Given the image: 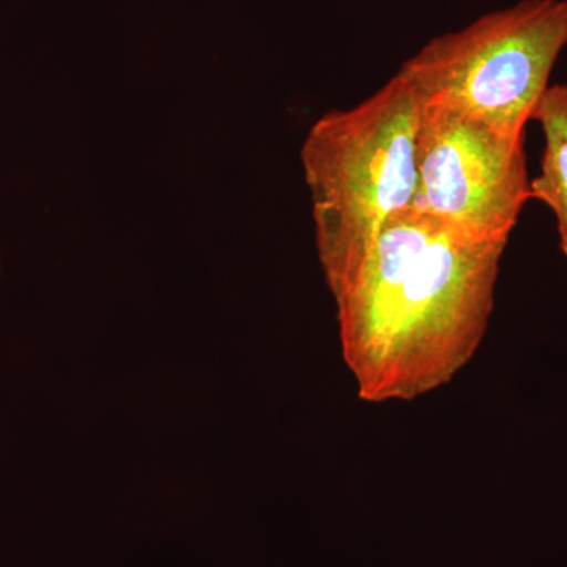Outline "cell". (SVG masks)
I'll list each match as a JSON object with an SVG mask.
<instances>
[{
  "mask_svg": "<svg viewBox=\"0 0 567 567\" xmlns=\"http://www.w3.org/2000/svg\"><path fill=\"white\" fill-rule=\"evenodd\" d=\"M505 249L412 208L383 226L334 297L342 354L363 401H413L470 363L494 311Z\"/></svg>",
  "mask_w": 567,
  "mask_h": 567,
  "instance_id": "6da1fadb",
  "label": "cell"
},
{
  "mask_svg": "<svg viewBox=\"0 0 567 567\" xmlns=\"http://www.w3.org/2000/svg\"><path fill=\"white\" fill-rule=\"evenodd\" d=\"M421 106L395 73L364 102L324 114L306 136L301 163L333 297L352 281L383 226L412 205Z\"/></svg>",
  "mask_w": 567,
  "mask_h": 567,
  "instance_id": "7a4b0ae2",
  "label": "cell"
},
{
  "mask_svg": "<svg viewBox=\"0 0 567 567\" xmlns=\"http://www.w3.org/2000/svg\"><path fill=\"white\" fill-rule=\"evenodd\" d=\"M567 47V0H520L434 37L398 71L424 104L524 136Z\"/></svg>",
  "mask_w": 567,
  "mask_h": 567,
  "instance_id": "3957f363",
  "label": "cell"
},
{
  "mask_svg": "<svg viewBox=\"0 0 567 567\" xmlns=\"http://www.w3.org/2000/svg\"><path fill=\"white\" fill-rule=\"evenodd\" d=\"M529 199L524 136L423 103L412 210L473 240L507 245Z\"/></svg>",
  "mask_w": 567,
  "mask_h": 567,
  "instance_id": "277c9868",
  "label": "cell"
},
{
  "mask_svg": "<svg viewBox=\"0 0 567 567\" xmlns=\"http://www.w3.org/2000/svg\"><path fill=\"white\" fill-rule=\"evenodd\" d=\"M543 130L539 174L532 181V197L546 204L557 218L559 245L567 257V85L547 89L535 112Z\"/></svg>",
  "mask_w": 567,
  "mask_h": 567,
  "instance_id": "5b68a950",
  "label": "cell"
}]
</instances>
